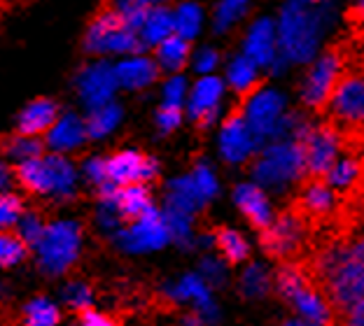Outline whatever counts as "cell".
Wrapping results in <instances>:
<instances>
[{"mask_svg":"<svg viewBox=\"0 0 364 326\" xmlns=\"http://www.w3.org/2000/svg\"><path fill=\"white\" fill-rule=\"evenodd\" d=\"M85 47L91 54H143L147 49L145 40L129 26L127 16L114 0H101V5L91 14Z\"/></svg>","mask_w":364,"mask_h":326,"instance_id":"obj_1","label":"cell"},{"mask_svg":"<svg viewBox=\"0 0 364 326\" xmlns=\"http://www.w3.org/2000/svg\"><path fill=\"white\" fill-rule=\"evenodd\" d=\"M10 178L33 196H68V191L75 187V168L61 154H45L14 163Z\"/></svg>","mask_w":364,"mask_h":326,"instance_id":"obj_2","label":"cell"},{"mask_svg":"<svg viewBox=\"0 0 364 326\" xmlns=\"http://www.w3.org/2000/svg\"><path fill=\"white\" fill-rule=\"evenodd\" d=\"M313 240V229L306 224L292 207H285L264 231H259V245L264 254L273 261L296 263L309 254Z\"/></svg>","mask_w":364,"mask_h":326,"instance_id":"obj_3","label":"cell"},{"mask_svg":"<svg viewBox=\"0 0 364 326\" xmlns=\"http://www.w3.org/2000/svg\"><path fill=\"white\" fill-rule=\"evenodd\" d=\"M320 0H289L280 16V45L292 61H306L316 52L320 31Z\"/></svg>","mask_w":364,"mask_h":326,"instance_id":"obj_4","label":"cell"},{"mask_svg":"<svg viewBox=\"0 0 364 326\" xmlns=\"http://www.w3.org/2000/svg\"><path fill=\"white\" fill-rule=\"evenodd\" d=\"M296 147L301 156V185L304 182L327 180V175L338 161V140L327 124L320 126H301L296 131Z\"/></svg>","mask_w":364,"mask_h":326,"instance_id":"obj_5","label":"cell"},{"mask_svg":"<svg viewBox=\"0 0 364 326\" xmlns=\"http://www.w3.org/2000/svg\"><path fill=\"white\" fill-rule=\"evenodd\" d=\"M346 70V47H343V40L338 43L329 45L325 49L316 65L311 68V75L306 77V85H304V105L309 107L313 114H325L327 112V105L332 100V94L341 80V75Z\"/></svg>","mask_w":364,"mask_h":326,"instance_id":"obj_6","label":"cell"},{"mask_svg":"<svg viewBox=\"0 0 364 326\" xmlns=\"http://www.w3.org/2000/svg\"><path fill=\"white\" fill-rule=\"evenodd\" d=\"M80 240H82V229L73 222H61L45 227L43 238L38 240V252H40V263L47 273H65L77 259L80 252Z\"/></svg>","mask_w":364,"mask_h":326,"instance_id":"obj_7","label":"cell"},{"mask_svg":"<svg viewBox=\"0 0 364 326\" xmlns=\"http://www.w3.org/2000/svg\"><path fill=\"white\" fill-rule=\"evenodd\" d=\"M252 158H255V178L262 185L280 187L292 180H301V156L296 142L273 145Z\"/></svg>","mask_w":364,"mask_h":326,"instance_id":"obj_8","label":"cell"},{"mask_svg":"<svg viewBox=\"0 0 364 326\" xmlns=\"http://www.w3.org/2000/svg\"><path fill=\"white\" fill-rule=\"evenodd\" d=\"M105 180L114 187H129V185H147L156 178V161L143 152H114L103 158Z\"/></svg>","mask_w":364,"mask_h":326,"instance_id":"obj_9","label":"cell"},{"mask_svg":"<svg viewBox=\"0 0 364 326\" xmlns=\"http://www.w3.org/2000/svg\"><path fill=\"white\" fill-rule=\"evenodd\" d=\"M220 147L229 163H241L245 158H252L255 152H257V140H255L252 131L247 129L245 121V105L238 103V100H234L231 112L222 121Z\"/></svg>","mask_w":364,"mask_h":326,"instance_id":"obj_10","label":"cell"},{"mask_svg":"<svg viewBox=\"0 0 364 326\" xmlns=\"http://www.w3.org/2000/svg\"><path fill=\"white\" fill-rule=\"evenodd\" d=\"M247 129L255 131V136H269L280 129L283 121V98L276 91H257L245 105Z\"/></svg>","mask_w":364,"mask_h":326,"instance_id":"obj_11","label":"cell"},{"mask_svg":"<svg viewBox=\"0 0 364 326\" xmlns=\"http://www.w3.org/2000/svg\"><path fill=\"white\" fill-rule=\"evenodd\" d=\"M61 119V105L52 98H36L23 107L16 116V133L19 136L43 138Z\"/></svg>","mask_w":364,"mask_h":326,"instance_id":"obj_12","label":"cell"},{"mask_svg":"<svg viewBox=\"0 0 364 326\" xmlns=\"http://www.w3.org/2000/svg\"><path fill=\"white\" fill-rule=\"evenodd\" d=\"M222 91H225V85H222L220 77H213V75L196 82L192 98H189V112H192L196 131H205L213 126L215 116H218Z\"/></svg>","mask_w":364,"mask_h":326,"instance_id":"obj_13","label":"cell"},{"mask_svg":"<svg viewBox=\"0 0 364 326\" xmlns=\"http://www.w3.org/2000/svg\"><path fill=\"white\" fill-rule=\"evenodd\" d=\"M114 89H117V75L107 63H96L80 75V94L91 107L110 103Z\"/></svg>","mask_w":364,"mask_h":326,"instance_id":"obj_14","label":"cell"},{"mask_svg":"<svg viewBox=\"0 0 364 326\" xmlns=\"http://www.w3.org/2000/svg\"><path fill=\"white\" fill-rule=\"evenodd\" d=\"M168 238H171L168 224L156 210L145 214L136 224H131L129 231L124 233V240H127V245L131 249H156L166 245Z\"/></svg>","mask_w":364,"mask_h":326,"instance_id":"obj_15","label":"cell"},{"mask_svg":"<svg viewBox=\"0 0 364 326\" xmlns=\"http://www.w3.org/2000/svg\"><path fill=\"white\" fill-rule=\"evenodd\" d=\"M234 200L238 205V210L250 222L252 229L264 231L273 222V214H271V207H269V198L267 194L262 191V187L257 185H241L236 187L234 191Z\"/></svg>","mask_w":364,"mask_h":326,"instance_id":"obj_16","label":"cell"},{"mask_svg":"<svg viewBox=\"0 0 364 326\" xmlns=\"http://www.w3.org/2000/svg\"><path fill=\"white\" fill-rule=\"evenodd\" d=\"M89 138L85 119L77 114H61V119L54 124V129L47 133V147L56 149V152H65V149H75Z\"/></svg>","mask_w":364,"mask_h":326,"instance_id":"obj_17","label":"cell"},{"mask_svg":"<svg viewBox=\"0 0 364 326\" xmlns=\"http://www.w3.org/2000/svg\"><path fill=\"white\" fill-rule=\"evenodd\" d=\"M117 75V85L127 87V89H145L150 87L152 82L159 80V65H156L152 58L147 56H138V58H129V61L119 63L114 68Z\"/></svg>","mask_w":364,"mask_h":326,"instance_id":"obj_18","label":"cell"},{"mask_svg":"<svg viewBox=\"0 0 364 326\" xmlns=\"http://www.w3.org/2000/svg\"><path fill=\"white\" fill-rule=\"evenodd\" d=\"M245 56H250L255 63L269 65L276 58V31H273V21L262 19L252 26L250 36L245 43Z\"/></svg>","mask_w":364,"mask_h":326,"instance_id":"obj_19","label":"cell"},{"mask_svg":"<svg viewBox=\"0 0 364 326\" xmlns=\"http://www.w3.org/2000/svg\"><path fill=\"white\" fill-rule=\"evenodd\" d=\"M156 61L161 63V68L168 72H182L187 68L189 56H192V40L180 38L178 33H171L168 38H164L161 43H156Z\"/></svg>","mask_w":364,"mask_h":326,"instance_id":"obj_20","label":"cell"},{"mask_svg":"<svg viewBox=\"0 0 364 326\" xmlns=\"http://www.w3.org/2000/svg\"><path fill=\"white\" fill-rule=\"evenodd\" d=\"M47 149L49 147H47L45 138L19 136V133H0V154L12 156V158H16V161L45 156Z\"/></svg>","mask_w":364,"mask_h":326,"instance_id":"obj_21","label":"cell"},{"mask_svg":"<svg viewBox=\"0 0 364 326\" xmlns=\"http://www.w3.org/2000/svg\"><path fill=\"white\" fill-rule=\"evenodd\" d=\"M213 240H215V247H218L220 256L225 259L229 266H236L245 261L250 256V245L247 240L243 238V233H238L229 227H215L213 229Z\"/></svg>","mask_w":364,"mask_h":326,"instance_id":"obj_22","label":"cell"},{"mask_svg":"<svg viewBox=\"0 0 364 326\" xmlns=\"http://www.w3.org/2000/svg\"><path fill=\"white\" fill-rule=\"evenodd\" d=\"M173 31H176V21H173V12L168 7H152V10L147 12L143 28H140V38L150 47V45L161 43L164 38H168Z\"/></svg>","mask_w":364,"mask_h":326,"instance_id":"obj_23","label":"cell"},{"mask_svg":"<svg viewBox=\"0 0 364 326\" xmlns=\"http://www.w3.org/2000/svg\"><path fill=\"white\" fill-rule=\"evenodd\" d=\"M33 247L28 245L19 231H0V266L3 268H12V266L21 263L23 259H28Z\"/></svg>","mask_w":364,"mask_h":326,"instance_id":"obj_24","label":"cell"},{"mask_svg":"<svg viewBox=\"0 0 364 326\" xmlns=\"http://www.w3.org/2000/svg\"><path fill=\"white\" fill-rule=\"evenodd\" d=\"M119 116H122L119 105H114L112 100H110V103H105V105L91 107V112H89L87 121H85L89 138H101V136H105V133H110L114 126H117Z\"/></svg>","mask_w":364,"mask_h":326,"instance_id":"obj_25","label":"cell"},{"mask_svg":"<svg viewBox=\"0 0 364 326\" xmlns=\"http://www.w3.org/2000/svg\"><path fill=\"white\" fill-rule=\"evenodd\" d=\"M61 320L59 308L45 298H36L23 310V324L26 326H56Z\"/></svg>","mask_w":364,"mask_h":326,"instance_id":"obj_26","label":"cell"},{"mask_svg":"<svg viewBox=\"0 0 364 326\" xmlns=\"http://www.w3.org/2000/svg\"><path fill=\"white\" fill-rule=\"evenodd\" d=\"M173 21H176V33L180 38L192 40L198 28H201V7L194 3L182 5L180 10L173 14Z\"/></svg>","mask_w":364,"mask_h":326,"instance_id":"obj_27","label":"cell"},{"mask_svg":"<svg viewBox=\"0 0 364 326\" xmlns=\"http://www.w3.org/2000/svg\"><path fill=\"white\" fill-rule=\"evenodd\" d=\"M255 68H257V63H255L250 56L236 58V61L229 65V85L234 89V94H241L243 89H247L257 80L255 77Z\"/></svg>","mask_w":364,"mask_h":326,"instance_id":"obj_28","label":"cell"},{"mask_svg":"<svg viewBox=\"0 0 364 326\" xmlns=\"http://www.w3.org/2000/svg\"><path fill=\"white\" fill-rule=\"evenodd\" d=\"M23 200L14 194H0V231L12 229L23 217Z\"/></svg>","mask_w":364,"mask_h":326,"instance_id":"obj_29","label":"cell"},{"mask_svg":"<svg viewBox=\"0 0 364 326\" xmlns=\"http://www.w3.org/2000/svg\"><path fill=\"white\" fill-rule=\"evenodd\" d=\"M77 326H124L122 315H110V313H96L94 308H80L75 310Z\"/></svg>","mask_w":364,"mask_h":326,"instance_id":"obj_30","label":"cell"},{"mask_svg":"<svg viewBox=\"0 0 364 326\" xmlns=\"http://www.w3.org/2000/svg\"><path fill=\"white\" fill-rule=\"evenodd\" d=\"M182 121V105H173V103H164L159 110H156V124L164 133H171L180 126Z\"/></svg>","mask_w":364,"mask_h":326,"instance_id":"obj_31","label":"cell"},{"mask_svg":"<svg viewBox=\"0 0 364 326\" xmlns=\"http://www.w3.org/2000/svg\"><path fill=\"white\" fill-rule=\"evenodd\" d=\"M247 0H222L220 10H218V28L225 31L238 14L245 10Z\"/></svg>","mask_w":364,"mask_h":326,"instance_id":"obj_32","label":"cell"},{"mask_svg":"<svg viewBox=\"0 0 364 326\" xmlns=\"http://www.w3.org/2000/svg\"><path fill=\"white\" fill-rule=\"evenodd\" d=\"M45 227H47V224L40 222L36 214H26V217H23V224H21L19 233L23 236V240H26L28 245L33 247V245H38V240H40V238H43Z\"/></svg>","mask_w":364,"mask_h":326,"instance_id":"obj_33","label":"cell"},{"mask_svg":"<svg viewBox=\"0 0 364 326\" xmlns=\"http://www.w3.org/2000/svg\"><path fill=\"white\" fill-rule=\"evenodd\" d=\"M346 23L350 28V36H364V0H355L346 10Z\"/></svg>","mask_w":364,"mask_h":326,"instance_id":"obj_34","label":"cell"},{"mask_svg":"<svg viewBox=\"0 0 364 326\" xmlns=\"http://www.w3.org/2000/svg\"><path fill=\"white\" fill-rule=\"evenodd\" d=\"M329 326H364V298H360L358 303H353L348 310Z\"/></svg>","mask_w":364,"mask_h":326,"instance_id":"obj_35","label":"cell"},{"mask_svg":"<svg viewBox=\"0 0 364 326\" xmlns=\"http://www.w3.org/2000/svg\"><path fill=\"white\" fill-rule=\"evenodd\" d=\"M192 182L196 185V189H198V194H201L203 198H210L213 194H215V189H218V185H215V178L210 175V170L208 168H196L194 170V175H192Z\"/></svg>","mask_w":364,"mask_h":326,"instance_id":"obj_36","label":"cell"},{"mask_svg":"<svg viewBox=\"0 0 364 326\" xmlns=\"http://www.w3.org/2000/svg\"><path fill=\"white\" fill-rule=\"evenodd\" d=\"M267 284H269V278H267V273H264L262 268H250L245 275V280H243V287L247 289V294H262L264 289H267Z\"/></svg>","mask_w":364,"mask_h":326,"instance_id":"obj_37","label":"cell"},{"mask_svg":"<svg viewBox=\"0 0 364 326\" xmlns=\"http://www.w3.org/2000/svg\"><path fill=\"white\" fill-rule=\"evenodd\" d=\"M164 94H166V103L182 105V96H185V80H182L180 75L171 77L166 82V89H164Z\"/></svg>","mask_w":364,"mask_h":326,"instance_id":"obj_38","label":"cell"},{"mask_svg":"<svg viewBox=\"0 0 364 326\" xmlns=\"http://www.w3.org/2000/svg\"><path fill=\"white\" fill-rule=\"evenodd\" d=\"M65 296H68V300L73 303V308L75 310H80V308H89V289L87 284H73V287L65 291Z\"/></svg>","mask_w":364,"mask_h":326,"instance_id":"obj_39","label":"cell"},{"mask_svg":"<svg viewBox=\"0 0 364 326\" xmlns=\"http://www.w3.org/2000/svg\"><path fill=\"white\" fill-rule=\"evenodd\" d=\"M218 61H220L218 52H213V49H203L196 58V68L201 72H213L215 68H218Z\"/></svg>","mask_w":364,"mask_h":326,"instance_id":"obj_40","label":"cell"},{"mask_svg":"<svg viewBox=\"0 0 364 326\" xmlns=\"http://www.w3.org/2000/svg\"><path fill=\"white\" fill-rule=\"evenodd\" d=\"M10 180H12V178H10V168H7L5 163H0V189L10 185Z\"/></svg>","mask_w":364,"mask_h":326,"instance_id":"obj_41","label":"cell"},{"mask_svg":"<svg viewBox=\"0 0 364 326\" xmlns=\"http://www.w3.org/2000/svg\"><path fill=\"white\" fill-rule=\"evenodd\" d=\"M136 5H145V7H154L156 3H159V0H134Z\"/></svg>","mask_w":364,"mask_h":326,"instance_id":"obj_42","label":"cell"},{"mask_svg":"<svg viewBox=\"0 0 364 326\" xmlns=\"http://www.w3.org/2000/svg\"><path fill=\"white\" fill-rule=\"evenodd\" d=\"M185 326H201V322H198L194 315H189L187 320H185Z\"/></svg>","mask_w":364,"mask_h":326,"instance_id":"obj_43","label":"cell"},{"mask_svg":"<svg viewBox=\"0 0 364 326\" xmlns=\"http://www.w3.org/2000/svg\"><path fill=\"white\" fill-rule=\"evenodd\" d=\"M285 326H304V324L301 322H287Z\"/></svg>","mask_w":364,"mask_h":326,"instance_id":"obj_44","label":"cell"},{"mask_svg":"<svg viewBox=\"0 0 364 326\" xmlns=\"http://www.w3.org/2000/svg\"><path fill=\"white\" fill-rule=\"evenodd\" d=\"M362 38H364V36H362Z\"/></svg>","mask_w":364,"mask_h":326,"instance_id":"obj_45","label":"cell"}]
</instances>
